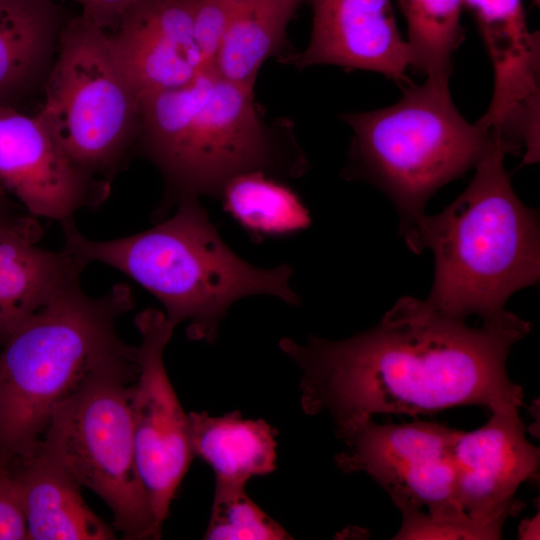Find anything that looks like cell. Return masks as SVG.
Wrapping results in <instances>:
<instances>
[{
	"instance_id": "603a6c76",
	"label": "cell",
	"mask_w": 540,
	"mask_h": 540,
	"mask_svg": "<svg viewBox=\"0 0 540 540\" xmlns=\"http://www.w3.org/2000/svg\"><path fill=\"white\" fill-rule=\"evenodd\" d=\"M396 507L401 513L402 523L393 539H500L502 535V531L474 523L438 521L416 507Z\"/></svg>"
},
{
	"instance_id": "8992f818",
	"label": "cell",
	"mask_w": 540,
	"mask_h": 540,
	"mask_svg": "<svg viewBox=\"0 0 540 540\" xmlns=\"http://www.w3.org/2000/svg\"><path fill=\"white\" fill-rule=\"evenodd\" d=\"M401 87V98L391 106L342 116L354 132L344 174L374 184L389 197L410 249L428 200L475 167L493 136L464 119L449 82L427 78Z\"/></svg>"
},
{
	"instance_id": "4316f807",
	"label": "cell",
	"mask_w": 540,
	"mask_h": 540,
	"mask_svg": "<svg viewBox=\"0 0 540 540\" xmlns=\"http://www.w3.org/2000/svg\"><path fill=\"white\" fill-rule=\"evenodd\" d=\"M537 521H538V517H537V519H536V517L533 518V519H529L528 522L526 523L525 527H521L519 529L521 538H523V539L536 538V522Z\"/></svg>"
},
{
	"instance_id": "4fadbf2b",
	"label": "cell",
	"mask_w": 540,
	"mask_h": 540,
	"mask_svg": "<svg viewBox=\"0 0 540 540\" xmlns=\"http://www.w3.org/2000/svg\"><path fill=\"white\" fill-rule=\"evenodd\" d=\"M312 29L307 47L284 62L304 69L335 65L373 71L409 82L410 47L399 33L390 0H311Z\"/></svg>"
},
{
	"instance_id": "484cf974",
	"label": "cell",
	"mask_w": 540,
	"mask_h": 540,
	"mask_svg": "<svg viewBox=\"0 0 540 540\" xmlns=\"http://www.w3.org/2000/svg\"><path fill=\"white\" fill-rule=\"evenodd\" d=\"M80 7V15L111 32L135 0H68Z\"/></svg>"
},
{
	"instance_id": "30bf717a",
	"label": "cell",
	"mask_w": 540,
	"mask_h": 540,
	"mask_svg": "<svg viewBox=\"0 0 540 540\" xmlns=\"http://www.w3.org/2000/svg\"><path fill=\"white\" fill-rule=\"evenodd\" d=\"M141 341L138 373L130 385V411L139 474L159 529L194 453L189 420L168 377L163 353L176 328L165 313L147 308L135 316Z\"/></svg>"
},
{
	"instance_id": "44dd1931",
	"label": "cell",
	"mask_w": 540,
	"mask_h": 540,
	"mask_svg": "<svg viewBox=\"0 0 540 540\" xmlns=\"http://www.w3.org/2000/svg\"><path fill=\"white\" fill-rule=\"evenodd\" d=\"M407 24L411 66L449 82L452 54L463 41L464 0H398Z\"/></svg>"
},
{
	"instance_id": "ac0fdd59",
	"label": "cell",
	"mask_w": 540,
	"mask_h": 540,
	"mask_svg": "<svg viewBox=\"0 0 540 540\" xmlns=\"http://www.w3.org/2000/svg\"><path fill=\"white\" fill-rule=\"evenodd\" d=\"M194 456L213 470L215 482L244 485L276 468L277 430L263 419H244L239 411L221 416L188 414Z\"/></svg>"
},
{
	"instance_id": "6da1fadb",
	"label": "cell",
	"mask_w": 540,
	"mask_h": 540,
	"mask_svg": "<svg viewBox=\"0 0 540 540\" xmlns=\"http://www.w3.org/2000/svg\"><path fill=\"white\" fill-rule=\"evenodd\" d=\"M530 330L506 310L470 326L405 296L361 334L337 341L310 336L304 344L284 337L279 348L301 372L302 410L327 414L339 436L379 414L520 408L523 390L506 362Z\"/></svg>"
},
{
	"instance_id": "5bb4252c",
	"label": "cell",
	"mask_w": 540,
	"mask_h": 540,
	"mask_svg": "<svg viewBox=\"0 0 540 540\" xmlns=\"http://www.w3.org/2000/svg\"><path fill=\"white\" fill-rule=\"evenodd\" d=\"M109 37L141 99L184 86L206 67L193 34L192 0H135Z\"/></svg>"
},
{
	"instance_id": "9c48e42d",
	"label": "cell",
	"mask_w": 540,
	"mask_h": 540,
	"mask_svg": "<svg viewBox=\"0 0 540 540\" xmlns=\"http://www.w3.org/2000/svg\"><path fill=\"white\" fill-rule=\"evenodd\" d=\"M457 432L419 419L379 424L370 418L338 436L346 449L335 456V463L344 473L367 474L396 506L425 508L442 522L474 523L455 495L452 447Z\"/></svg>"
},
{
	"instance_id": "f1b7e54d",
	"label": "cell",
	"mask_w": 540,
	"mask_h": 540,
	"mask_svg": "<svg viewBox=\"0 0 540 540\" xmlns=\"http://www.w3.org/2000/svg\"><path fill=\"white\" fill-rule=\"evenodd\" d=\"M537 5L539 4L540 0H533Z\"/></svg>"
},
{
	"instance_id": "9a60e30c",
	"label": "cell",
	"mask_w": 540,
	"mask_h": 540,
	"mask_svg": "<svg viewBox=\"0 0 540 540\" xmlns=\"http://www.w3.org/2000/svg\"><path fill=\"white\" fill-rule=\"evenodd\" d=\"M43 229L36 217L0 207V342L67 287L80 282L87 266L62 248L38 245Z\"/></svg>"
},
{
	"instance_id": "e0dca14e",
	"label": "cell",
	"mask_w": 540,
	"mask_h": 540,
	"mask_svg": "<svg viewBox=\"0 0 540 540\" xmlns=\"http://www.w3.org/2000/svg\"><path fill=\"white\" fill-rule=\"evenodd\" d=\"M74 15L59 0H0V105L16 107L43 88Z\"/></svg>"
},
{
	"instance_id": "7c38bea8",
	"label": "cell",
	"mask_w": 540,
	"mask_h": 540,
	"mask_svg": "<svg viewBox=\"0 0 540 540\" xmlns=\"http://www.w3.org/2000/svg\"><path fill=\"white\" fill-rule=\"evenodd\" d=\"M518 410L497 409L483 426L458 430L452 447L454 489L463 513L499 531L523 507L515 499L521 484L539 473L540 451L526 438Z\"/></svg>"
},
{
	"instance_id": "d6986e66",
	"label": "cell",
	"mask_w": 540,
	"mask_h": 540,
	"mask_svg": "<svg viewBox=\"0 0 540 540\" xmlns=\"http://www.w3.org/2000/svg\"><path fill=\"white\" fill-rule=\"evenodd\" d=\"M306 0H244L211 67L237 85L254 89L259 70L285 43L287 27Z\"/></svg>"
},
{
	"instance_id": "2e32d148",
	"label": "cell",
	"mask_w": 540,
	"mask_h": 540,
	"mask_svg": "<svg viewBox=\"0 0 540 540\" xmlns=\"http://www.w3.org/2000/svg\"><path fill=\"white\" fill-rule=\"evenodd\" d=\"M32 540H110L113 529L86 504L78 481L39 445L11 460Z\"/></svg>"
},
{
	"instance_id": "d4e9b609",
	"label": "cell",
	"mask_w": 540,
	"mask_h": 540,
	"mask_svg": "<svg viewBox=\"0 0 540 540\" xmlns=\"http://www.w3.org/2000/svg\"><path fill=\"white\" fill-rule=\"evenodd\" d=\"M23 539H28V532L11 459L0 456V540Z\"/></svg>"
},
{
	"instance_id": "ba28073f",
	"label": "cell",
	"mask_w": 540,
	"mask_h": 540,
	"mask_svg": "<svg viewBox=\"0 0 540 540\" xmlns=\"http://www.w3.org/2000/svg\"><path fill=\"white\" fill-rule=\"evenodd\" d=\"M36 113L69 159L111 182L139 132L141 97L113 52L109 32L79 13L65 25Z\"/></svg>"
},
{
	"instance_id": "277c9868",
	"label": "cell",
	"mask_w": 540,
	"mask_h": 540,
	"mask_svg": "<svg viewBox=\"0 0 540 540\" xmlns=\"http://www.w3.org/2000/svg\"><path fill=\"white\" fill-rule=\"evenodd\" d=\"M507 153L494 135L468 187L442 212L420 219L410 248L432 251L426 302L457 319L492 317L512 294L539 281L538 215L515 194L504 167Z\"/></svg>"
},
{
	"instance_id": "7402d4cb",
	"label": "cell",
	"mask_w": 540,
	"mask_h": 540,
	"mask_svg": "<svg viewBox=\"0 0 540 540\" xmlns=\"http://www.w3.org/2000/svg\"><path fill=\"white\" fill-rule=\"evenodd\" d=\"M244 485L215 482L208 540H287L293 537L247 494Z\"/></svg>"
},
{
	"instance_id": "cb8c5ba5",
	"label": "cell",
	"mask_w": 540,
	"mask_h": 540,
	"mask_svg": "<svg viewBox=\"0 0 540 540\" xmlns=\"http://www.w3.org/2000/svg\"><path fill=\"white\" fill-rule=\"evenodd\" d=\"M244 0H192L193 34L206 67Z\"/></svg>"
},
{
	"instance_id": "7a4b0ae2",
	"label": "cell",
	"mask_w": 540,
	"mask_h": 540,
	"mask_svg": "<svg viewBox=\"0 0 540 540\" xmlns=\"http://www.w3.org/2000/svg\"><path fill=\"white\" fill-rule=\"evenodd\" d=\"M135 150L164 182L153 212L158 222L184 198H219L237 175L262 171L297 177L308 166L301 151L264 122L254 89L224 79L209 66L184 86L141 99Z\"/></svg>"
},
{
	"instance_id": "8fae6325",
	"label": "cell",
	"mask_w": 540,
	"mask_h": 540,
	"mask_svg": "<svg viewBox=\"0 0 540 540\" xmlns=\"http://www.w3.org/2000/svg\"><path fill=\"white\" fill-rule=\"evenodd\" d=\"M110 183L76 166L37 114L0 105V188L29 214L72 223L105 202Z\"/></svg>"
},
{
	"instance_id": "5b68a950",
	"label": "cell",
	"mask_w": 540,
	"mask_h": 540,
	"mask_svg": "<svg viewBox=\"0 0 540 540\" xmlns=\"http://www.w3.org/2000/svg\"><path fill=\"white\" fill-rule=\"evenodd\" d=\"M134 305L126 283L92 297L77 282L0 342V456L31 453L55 407L88 376L136 356L116 329Z\"/></svg>"
},
{
	"instance_id": "ffe728a7",
	"label": "cell",
	"mask_w": 540,
	"mask_h": 540,
	"mask_svg": "<svg viewBox=\"0 0 540 540\" xmlns=\"http://www.w3.org/2000/svg\"><path fill=\"white\" fill-rule=\"evenodd\" d=\"M223 209L259 243L307 229L309 211L287 185L262 171L235 176L223 187Z\"/></svg>"
},
{
	"instance_id": "52a82bcc",
	"label": "cell",
	"mask_w": 540,
	"mask_h": 540,
	"mask_svg": "<svg viewBox=\"0 0 540 540\" xmlns=\"http://www.w3.org/2000/svg\"><path fill=\"white\" fill-rule=\"evenodd\" d=\"M137 373V353L93 372L55 407L39 445L109 506L125 539H157L134 445L129 384Z\"/></svg>"
},
{
	"instance_id": "3957f363",
	"label": "cell",
	"mask_w": 540,
	"mask_h": 540,
	"mask_svg": "<svg viewBox=\"0 0 540 540\" xmlns=\"http://www.w3.org/2000/svg\"><path fill=\"white\" fill-rule=\"evenodd\" d=\"M62 229L65 250L86 265L102 263L133 279L159 300L175 327L187 323L194 341L215 343L228 309L244 297L300 304L289 284L293 268L244 261L220 237L199 198L182 199L172 216L126 237L92 240L74 222Z\"/></svg>"
},
{
	"instance_id": "83f0119b",
	"label": "cell",
	"mask_w": 540,
	"mask_h": 540,
	"mask_svg": "<svg viewBox=\"0 0 540 540\" xmlns=\"http://www.w3.org/2000/svg\"><path fill=\"white\" fill-rule=\"evenodd\" d=\"M13 203L10 196L0 188V207Z\"/></svg>"
}]
</instances>
